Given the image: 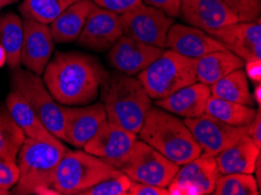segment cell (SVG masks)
<instances>
[{"label": "cell", "mask_w": 261, "mask_h": 195, "mask_svg": "<svg viewBox=\"0 0 261 195\" xmlns=\"http://www.w3.org/2000/svg\"><path fill=\"white\" fill-rule=\"evenodd\" d=\"M106 70L96 59L75 53H57L47 63L43 82L50 95L62 105H87L100 94Z\"/></svg>", "instance_id": "6da1fadb"}, {"label": "cell", "mask_w": 261, "mask_h": 195, "mask_svg": "<svg viewBox=\"0 0 261 195\" xmlns=\"http://www.w3.org/2000/svg\"><path fill=\"white\" fill-rule=\"evenodd\" d=\"M100 95L108 121L136 134L140 132L152 99L137 78L120 71H106Z\"/></svg>", "instance_id": "7a4b0ae2"}, {"label": "cell", "mask_w": 261, "mask_h": 195, "mask_svg": "<svg viewBox=\"0 0 261 195\" xmlns=\"http://www.w3.org/2000/svg\"><path fill=\"white\" fill-rule=\"evenodd\" d=\"M138 134L141 141L179 166L201 154L183 119L158 106L148 110Z\"/></svg>", "instance_id": "3957f363"}, {"label": "cell", "mask_w": 261, "mask_h": 195, "mask_svg": "<svg viewBox=\"0 0 261 195\" xmlns=\"http://www.w3.org/2000/svg\"><path fill=\"white\" fill-rule=\"evenodd\" d=\"M67 150L63 144L25 138L17 157L18 180L11 194L58 195L53 189L55 171Z\"/></svg>", "instance_id": "277c9868"}, {"label": "cell", "mask_w": 261, "mask_h": 195, "mask_svg": "<svg viewBox=\"0 0 261 195\" xmlns=\"http://www.w3.org/2000/svg\"><path fill=\"white\" fill-rule=\"evenodd\" d=\"M136 78L143 86L149 97L155 101L198 81L195 60L171 49L164 50L151 65L138 73Z\"/></svg>", "instance_id": "5b68a950"}, {"label": "cell", "mask_w": 261, "mask_h": 195, "mask_svg": "<svg viewBox=\"0 0 261 195\" xmlns=\"http://www.w3.org/2000/svg\"><path fill=\"white\" fill-rule=\"evenodd\" d=\"M120 171L86 151L67 150L59 161L53 182L57 194L79 195Z\"/></svg>", "instance_id": "8992f818"}, {"label": "cell", "mask_w": 261, "mask_h": 195, "mask_svg": "<svg viewBox=\"0 0 261 195\" xmlns=\"http://www.w3.org/2000/svg\"><path fill=\"white\" fill-rule=\"evenodd\" d=\"M11 90L25 99L48 131L63 141L62 105L50 95L43 79L27 69H13L10 77Z\"/></svg>", "instance_id": "52a82bcc"}, {"label": "cell", "mask_w": 261, "mask_h": 195, "mask_svg": "<svg viewBox=\"0 0 261 195\" xmlns=\"http://www.w3.org/2000/svg\"><path fill=\"white\" fill-rule=\"evenodd\" d=\"M116 169L134 182L168 187L179 170V165L169 160L143 141L137 139L128 156Z\"/></svg>", "instance_id": "ba28073f"}, {"label": "cell", "mask_w": 261, "mask_h": 195, "mask_svg": "<svg viewBox=\"0 0 261 195\" xmlns=\"http://www.w3.org/2000/svg\"><path fill=\"white\" fill-rule=\"evenodd\" d=\"M120 23L125 37L146 45L165 48L168 32L175 23V19L156 7L141 3L120 14Z\"/></svg>", "instance_id": "9c48e42d"}, {"label": "cell", "mask_w": 261, "mask_h": 195, "mask_svg": "<svg viewBox=\"0 0 261 195\" xmlns=\"http://www.w3.org/2000/svg\"><path fill=\"white\" fill-rule=\"evenodd\" d=\"M185 125L200 147L201 153L216 157L247 136V126H233L206 113L196 118H184Z\"/></svg>", "instance_id": "30bf717a"}, {"label": "cell", "mask_w": 261, "mask_h": 195, "mask_svg": "<svg viewBox=\"0 0 261 195\" xmlns=\"http://www.w3.org/2000/svg\"><path fill=\"white\" fill-rule=\"evenodd\" d=\"M219 176L215 157L201 153L179 166L176 176L167 187L169 195L213 194Z\"/></svg>", "instance_id": "8fae6325"}, {"label": "cell", "mask_w": 261, "mask_h": 195, "mask_svg": "<svg viewBox=\"0 0 261 195\" xmlns=\"http://www.w3.org/2000/svg\"><path fill=\"white\" fill-rule=\"evenodd\" d=\"M122 35L120 14L93 3L76 42L89 50L107 51Z\"/></svg>", "instance_id": "7c38bea8"}, {"label": "cell", "mask_w": 261, "mask_h": 195, "mask_svg": "<svg viewBox=\"0 0 261 195\" xmlns=\"http://www.w3.org/2000/svg\"><path fill=\"white\" fill-rule=\"evenodd\" d=\"M137 139L136 133L107 119L84 149L116 167L128 156Z\"/></svg>", "instance_id": "4fadbf2b"}, {"label": "cell", "mask_w": 261, "mask_h": 195, "mask_svg": "<svg viewBox=\"0 0 261 195\" xmlns=\"http://www.w3.org/2000/svg\"><path fill=\"white\" fill-rule=\"evenodd\" d=\"M62 114L63 141L77 149L84 147L107 121L102 103L86 106L62 105Z\"/></svg>", "instance_id": "5bb4252c"}, {"label": "cell", "mask_w": 261, "mask_h": 195, "mask_svg": "<svg viewBox=\"0 0 261 195\" xmlns=\"http://www.w3.org/2000/svg\"><path fill=\"white\" fill-rule=\"evenodd\" d=\"M23 35L20 63L27 70L40 76L54 51V40L46 23L22 18Z\"/></svg>", "instance_id": "9a60e30c"}, {"label": "cell", "mask_w": 261, "mask_h": 195, "mask_svg": "<svg viewBox=\"0 0 261 195\" xmlns=\"http://www.w3.org/2000/svg\"><path fill=\"white\" fill-rule=\"evenodd\" d=\"M237 57L248 61L261 59V19L247 22H233L206 32Z\"/></svg>", "instance_id": "2e32d148"}, {"label": "cell", "mask_w": 261, "mask_h": 195, "mask_svg": "<svg viewBox=\"0 0 261 195\" xmlns=\"http://www.w3.org/2000/svg\"><path fill=\"white\" fill-rule=\"evenodd\" d=\"M163 48L146 45L125 35L118 38L108 50L109 63L117 71L135 76L160 58Z\"/></svg>", "instance_id": "e0dca14e"}, {"label": "cell", "mask_w": 261, "mask_h": 195, "mask_svg": "<svg viewBox=\"0 0 261 195\" xmlns=\"http://www.w3.org/2000/svg\"><path fill=\"white\" fill-rule=\"evenodd\" d=\"M185 22L205 32L238 22L221 0H180V14Z\"/></svg>", "instance_id": "ac0fdd59"}, {"label": "cell", "mask_w": 261, "mask_h": 195, "mask_svg": "<svg viewBox=\"0 0 261 195\" xmlns=\"http://www.w3.org/2000/svg\"><path fill=\"white\" fill-rule=\"evenodd\" d=\"M167 47L183 57L193 60L211 51L225 49L218 40L211 37L205 31L180 23H173L169 30Z\"/></svg>", "instance_id": "d6986e66"}, {"label": "cell", "mask_w": 261, "mask_h": 195, "mask_svg": "<svg viewBox=\"0 0 261 195\" xmlns=\"http://www.w3.org/2000/svg\"><path fill=\"white\" fill-rule=\"evenodd\" d=\"M210 97H211L210 86L197 81L180 88L167 97L156 99L155 105L178 117L196 118L205 113Z\"/></svg>", "instance_id": "ffe728a7"}, {"label": "cell", "mask_w": 261, "mask_h": 195, "mask_svg": "<svg viewBox=\"0 0 261 195\" xmlns=\"http://www.w3.org/2000/svg\"><path fill=\"white\" fill-rule=\"evenodd\" d=\"M6 107L17 125L22 130L26 138L34 139L38 142L50 143V144H62L60 139L57 138L43 125L40 118L37 116L33 109L20 95L11 90L6 97Z\"/></svg>", "instance_id": "44dd1931"}, {"label": "cell", "mask_w": 261, "mask_h": 195, "mask_svg": "<svg viewBox=\"0 0 261 195\" xmlns=\"http://www.w3.org/2000/svg\"><path fill=\"white\" fill-rule=\"evenodd\" d=\"M245 61L230 50H216L195 60L198 82L212 86L232 71L244 68Z\"/></svg>", "instance_id": "7402d4cb"}, {"label": "cell", "mask_w": 261, "mask_h": 195, "mask_svg": "<svg viewBox=\"0 0 261 195\" xmlns=\"http://www.w3.org/2000/svg\"><path fill=\"white\" fill-rule=\"evenodd\" d=\"M260 149L246 137L215 157L220 174H253Z\"/></svg>", "instance_id": "603a6c76"}, {"label": "cell", "mask_w": 261, "mask_h": 195, "mask_svg": "<svg viewBox=\"0 0 261 195\" xmlns=\"http://www.w3.org/2000/svg\"><path fill=\"white\" fill-rule=\"evenodd\" d=\"M92 5V0H79L58 15L48 25L54 42L63 45L76 41Z\"/></svg>", "instance_id": "cb8c5ba5"}, {"label": "cell", "mask_w": 261, "mask_h": 195, "mask_svg": "<svg viewBox=\"0 0 261 195\" xmlns=\"http://www.w3.org/2000/svg\"><path fill=\"white\" fill-rule=\"evenodd\" d=\"M22 18L13 12L0 14V46L5 50L6 63L15 69L20 66V51L22 45Z\"/></svg>", "instance_id": "d4e9b609"}, {"label": "cell", "mask_w": 261, "mask_h": 195, "mask_svg": "<svg viewBox=\"0 0 261 195\" xmlns=\"http://www.w3.org/2000/svg\"><path fill=\"white\" fill-rule=\"evenodd\" d=\"M210 89L212 96L248 106L254 105V99L252 97L248 78L244 68L237 69L220 78L219 81L210 86Z\"/></svg>", "instance_id": "484cf974"}, {"label": "cell", "mask_w": 261, "mask_h": 195, "mask_svg": "<svg viewBox=\"0 0 261 195\" xmlns=\"http://www.w3.org/2000/svg\"><path fill=\"white\" fill-rule=\"evenodd\" d=\"M205 113L233 126H248L253 122L256 110L252 106L231 102L216 96L208 98Z\"/></svg>", "instance_id": "4316f807"}, {"label": "cell", "mask_w": 261, "mask_h": 195, "mask_svg": "<svg viewBox=\"0 0 261 195\" xmlns=\"http://www.w3.org/2000/svg\"><path fill=\"white\" fill-rule=\"evenodd\" d=\"M25 138L6 105L0 104V159L17 162L18 153Z\"/></svg>", "instance_id": "83f0119b"}, {"label": "cell", "mask_w": 261, "mask_h": 195, "mask_svg": "<svg viewBox=\"0 0 261 195\" xmlns=\"http://www.w3.org/2000/svg\"><path fill=\"white\" fill-rule=\"evenodd\" d=\"M79 0H22L19 11L22 18H32L46 25Z\"/></svg>", "instance_id": "f1b7e54d"}, {"label": "cell", "mask_w": 261, "mask_h": 195, "mask_svg": "<svg viewBox=\"0 0 261 195\" xmlns=\"http://www.w3.org/2000/svg\"><path fill=\"white\" fill-rule=\"evenodd\" d=\"M216 195H258V184L252 174H220L216 182Z\"/></svg>", "instance_id": "f546056e"}, {"label": "cell", "mask_w": 261, "mask_h": 195, "mask_svg": "<svg viewBox=\"0 0 261 195\" xmlns=\"http://www.w3.org/2000/svg\"><path fill=\"white\" fill-rule=\"evenodd\" d=\"M133 181L121 171L115 176L103 179L79 195H126Z\"/></svg>", "instance_id": "4dcf8cb0"}, {"label": "cell", "mask_w": 261, "mask_h": 195, "mask_svg": "<svg viewBox=\"0 0 261 195\" xmlns=\"http://www.w3.org/2000/svg\"><path fill=\"white\" fill-rule=\"evenodd\" d=\"M238 22L254 21L260 18L261 0H221Z\"/></svg>", "instance_id": "1f68e13d"}, {"label": "cell", "mask_w": 261, "mask_h": 195, "mask_svg": "<svg viewBox=\"0 0 261 195\" xmlns=\"http://www.w3.org/2000/svg\"><path fill=\"white\" fill-rule=\"evenodd\" d=\"M17 162H11L0 159V187L11 190L18 180Z\"/></svg>", "instance_id": "d6a6232c"}, {"label": "cell", "mask_w": 261, "mask_h": 195, "mask_svg": "<svg viewBox=\"0 0 261 195\" xmlns=\"http://www.w3.org/2000/svg\"><path fill=\"white\" fill-rule=\"evenodd\" d=\"M92 2L97 6L115 12L117 14L124 13L143 3L142 0H92Z\"/></svg>", "instance_id": "836d02e7"}, {"label": "cell", "mask_w": 261, "mask_h": 195, "mask_svg": "<svg viewBox=\"0 0 261 195\" xmlns=\"http://www.w3.org/2000/svg\"><path fill=\"white\" fill-rule=\"evenodd\" d=\"M146 5L163 11L171 18H178L180 14V0H142Z\"/></svg>", "instance_id": "e575fe53"}, {"label": "cell", "mask_w": 261, "mask_h": 195, "mask_svg": "<svg viewBox=\"0 0 261 195\" xmlns=\"http://www.w3.org/2000/svg\"><path fill=\"white\" fill-rule=\"evenodd\" d=\"M130 195H169L167 187H160L155 185L141 184V182H134L128 190Z\"/></svg>", "instance_id": "d590c367"}, {"label": "cell", "mask_w": 261, "mask_h": 195, "mask_svg": "<svg viewBox=\"0 0 261 195\" xmlns=\"http://www.w3.org/2000/svg\"><path fill=\"white\" fill-rule=\"evenodd\" d=\"M247 136L254 143L256 147L261 149V110H256V115L253 122L247 126Z\"/></svg>", "instance_id": "8d00e7d4"}, {"label": "cell", "mask_w": 261, "mask_h": 195, "mask_svg": "<svg viewBox=\"0 0 261 195\" xmlns=\"http://www.w3.org/2000/svg\"><path fill=\"white\" fill-rule=\"evenodd\" d=\"M245 74L248 79L256 85L261 83V59H252L245 61Z\"/></svg>", "instance_id": "74e56055"}, {"label": "cell", "mask_w": 261, "mask_h": 195, "mask_svg": "<svg viewBox=\"0 0 261 195\" xmlns=\"http://www.w3.org/2000/svg\"><path fill=\"white\" fill-rule=\"evenodd\" d=\"M252 97L254 99V102L256 104L260 105L261 103V83H256L254 86V91H253L252 94Z\"/></svg>", "instance_id": "f35d334b"}, {"label": "cell", "mask_w": 261, "mask_h": 195, "mask_svg": "<svg viewBox=\"0 0 261 195\" xmlns=\"http://www.w3.org/2000/svg\"><path fill=\"white\" fill-rule=\"evenodd\" d=\"M6 63V54L5 50L3 49V47L0 46V68Z\"/></svg>", "instance_id": "ab89813d"}, {"label": "cell", "mask_w": 261, "mask_h": 195, "mask_svg": "<svg viewBox=\"0 0 261 195\" xmlns=\"http://www.w3.org/2000/svg\"><path fill=\"white\" fill-rule=\"evenodd\" d=\"M17 2H18V0H0V6L5 7V6L11 5V4L17 3Z\"/></svg>", "instance_id": "60d3db41"}, {"label": "cell", "mask_w": 261, "mask_h": 195, "mask_svg": "<svg viewBox=\"0 0 261 195\" xmlns=\"http://www.w3.org/2000/svg\"><path fill=\"white\" fill-rule=\"evenodd\" d=\"M9 194H11L9 189H5L3 188V187H0V195H9Z\"/></svg>", "instance_id": "b9f144b4"}, {"label": "cell", "mask_w": 261, "mask_h": 195, "mask_svg": "<svg viewBox=\"0 0 261 195\" xmlns=\"http://www.w3.org/2000/svg\"><path fill=\"white\" fill-rule=\"evenodd\" d=\"M2 9H3V7H2V6H0V10H2Z\"/></svg>", "instance_id": "7bdbcfd3"}]
</instances>
